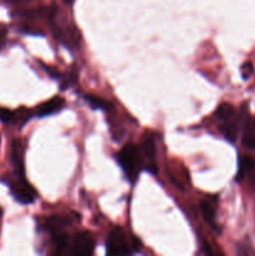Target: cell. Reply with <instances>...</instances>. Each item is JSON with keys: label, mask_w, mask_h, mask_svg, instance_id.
I'll return each mask as SVG.
<instances>
[{"label": "cell", "mask_w": 255, "mask_h": 256, "mask_svg": "<svg viewBox=\"0 0 255 256\" xmlns=\"http://www.w3.org/2000/svg\"><path fill=\"white\" fill-rule=\"evenodd\" d=\"M116 162L124 172L125 176L132 184H135L140 172L144 169V162L140 155V150L132 142L122 146L116 154Z\"/></svg>", "instance_id": "cell-1"}, {"label": "cell", "mask_w": 255, "mask_h": 256, "mask_svg": "<svg viewBox=\"0 0 255 256\" xmlns=\"http://www.w3.org/2000/svg\"><path fill=\"white\" fill-rule=\"evenodd\" d=\"M106 252L109 255H128L142 249V244L138 239H128L126 232L120 226H115L109 232L106 239Z\"/></svg>", "instance_id": "cell-2"}, {"label": "cell", "mask_w": 255, "mask_h": 256, "mask_svg": "<svg viewBox=\"0 0 255 256\" xmlns=\"http://www.w3.org/2000/svg\"><path fill=\"white\" fill-rule=\"evenodd\" d=\"M10 192H12V198L16 200L18 202L22 205H29L36 200L38 192L32 186L29 182L25 179V176H19L15 175V179L8 182Z\"/></svg>", "instance_id": "cell-3"}, {"label": "cell", "mask_w": 255, "mask_h": 256, "mask_svg": "<svg viewBox=\"0 0 255 256\" xmlns=\"http://www.w3.org/2000/svg\"><path fill=\"white\" fill-rule=\"evenodd\" d=\"M95 249V240L92 232H79L70 239L68 254L74 256L92 255Z\"/></svg>", "instance_id": "cell-4"}, {"label": "cell", "mask_w": 255, "mask_h": 256, "mask_svg": "<svg viewBox=\"0 0 255 256\" xmlns=\"http://www.w3.org/2000/svg\"><path fill=\"white\" fill-rule=\"evenodd\" d=\"M236 180L238 182H246L248 185L255 192V159L250 156L240 158Z\"/></svg>", "instance_id": "cell-5"}, {"label": "cell", "mask_w": 255, "mask_h": 256, "mask_svg": "<svg viewBox=\"0 0 255 256\" xmlns=\"http://www.w3.org/2000/svg\"><path fill=\"white\" fill-rule=\"evenodd\" d=\"M140 152L142 155V159L148 160L146 170H149L152 174H156L158 169L155 165V155H156V148H155L154 138L149 134H145L142 136V144H140Z\"/></svg>", "instance_id": "cell-6"}, {"label": "cell", "mask_w": 255, "mask_h": 256, "mask_svg": "<svg viewBox=\"0 0 255 256\" xmlns=\"http://www.w3.org/2000/svg\"><path fill=\"white\" fill-rule=\"evenodd\" d=\"M64 106H65V100L60 96H54L50 100H48V102L40 104L39 106L36 108V115L39 118L49 116V115L59 112L60 110L64 109Z\"/></svg>", "instance_id": "cell-7"}, {"label": "cell", "mask_w": 255, "mask_h": 256, "mask_svg": "<svg viewBox=\"0 0 255 256\" xmlns=\"http://www.w3.org/2000/svg\"><path fill=\"white\" fill-rule=\"evenodd\" d=\"M12 162L14 165L15 175L25 176L24 170V149L20 140H14L12 144Z\"/></svg>", "instance_id": "cell-8"}, {"label": "cell", "mask_w": 255, "mask_h": 256, "mask_svg": "<svg viewBox=\"0 0 255 256\" xmlns=\"http://www.w3.org/2000/svg\"><path fill=\"white\" fill-rule=\"evenodd\" d=\"M72 219L70 216H64V215H52V216L48 218L45 222V228L50 234H56V232H64L65 228L70 225Z\"/></svg>", "instance_id": "cell-9"}, {"label": "cell", "mask_w": 255, "mask_h": 256, "mask_svg": "<svg viewBox=\"0 0 255 256\" xmlns=\"http://www.w3.org/2000/svg\"><path fill=\"white\" fill-rule=\"evenodd\" d=\"M242 145L248 149H255V120L249 119L245 122L242 132Z\"/></svg>", "instance_id": "cell-10"}, {"label": "cell", "mask_w": 255, "mask_h": 256, "mask_svg": "<svg viewBox=\"0 0 255 256\" xmlns=\"http://www.w3.org/2000/svg\"><path fill=\"white\" fill-rule=\"evenodd\" d=\"M215 116L222 122H226L236 118V112H235L234 106L232 104L224 102L220 106H218L216 112H215Z\"/></svg>", "instance_id": "cell-11"}, {"label": "cell", "mask_w": 255, "mask_h": 256, "mask_svg": "<svg viewBox=\"0 0 255 256\" xmlns=\"http://www.w3.org/2000/svg\"><path fill=\"white\" fill-rule=\"evenodd\" d=\"M200 212H202V218H204L205 222H206L212 229L216 230L214 206H212L209 202H206V200H202V202H200Z\"/></svg>", "instance_id": "cell-12"}, {"label": "cell", "mask_w": 255, "mask_h": 256, "mask_svg": "<svg viewBox=\"0 0 255 256\" xmlns=\"http://www.w3.org/2000/svg\"><path fill=\"white\" fill-rule=\"evenodd\" d=\"M238 125H239V122H238L236 119H232L226 122H222L220 132H222V135H224L229 142H235L238 135Z\"/></svg>", "instance_id": "cell-13"}, {"label": "cell", "mask_w": 255, "mask_h": 256, "mask_svg": "<svg viewBox=\"0 0 255 256\" xmlns=\"http://www.w3.org/2000/svg\"><path fill=\"white\" fill-rule=\"evenodd\" d=\"M82 98H84L85 102H86L92 108V109L105 110V112H108V110H112V105H110L106 100L102 99V98L94 96V95H88V94H85Z\"/></svg>", "instance_id": "cell-14"}, {"label": "cell", "mask_w": 255, "mask_h": 256, "mask_svg": "<svg viewBox=\"0 0 255 256\" xmlns=\"http://www.w3.org/2000/svg\"><path fill=\"white\" fill-rule=\"evenodd\" d=\"M15 112L9 109H5V108H0V122H4V124H15Z\"/></svg>", "instance_id": "cell-15"}, {"label": "cell", "mask_w": 255, "mask_h": 256, "mask_svg": "<svg viewBox=\"0 0 255 256\" xmlns=\"http://www.w3.org/2000/svg\"><path fill=\"white\" fill-rule=\"evenodd\" d=\"M6 36H8L6 25L0 22V52L4 49L5 44H6Z\"/></svg>", "instance_id": "cell-16"}, {"label": "cell", "mask_w": 255, "mask_h": 256, "mask_svg": "<svg viewBox=\"0 0 255 256\" xmlns=\"http://www.w3.org/2000/svg\"><path fill=\"white\" fill-rule=\"evenodd\" d=\"M252 72H254V68H252V62H245V64H242V75L244 79H249V76L252 74Z\"/></svg>", "instance_id": "cell-17"}, {"label": "cell", "mask_w": 255, "mask_h": 256, "mask_svg": "<svg viewBox=\"0 0 255 256\" xmlns=\"http://www.w3.org/2000/svg\"><path fill=\"white\" fill-rule=\"evenodd\" d=\"M10 2H29V0H9Z\"/></svg>", "instance_id": "cell-18"}]
</instances>
